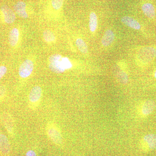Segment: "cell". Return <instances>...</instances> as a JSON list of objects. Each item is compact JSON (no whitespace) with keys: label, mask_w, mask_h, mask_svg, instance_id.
Listing matches in <instances>:
<instances>
[{"label":"cell","mask_w":156,"mask_h":156,"mask_svg":"<svg viewBox=\"0 0 156 156\" xmlns=\"http://www.w3.org/2000/svg\"><path fill=\"white\" fill-rule=\"evenodd\" d=\"M115 34L111 30H108L102 37L101 44L104 47H108L114 41Z\"/></svg>","instance_id":"cell-12"},{"label":"cell","mask_w":156,"mask_h":156,"mask_svg":"<svg viewBox=\"0 0 156 156\" xmlns=\"http://www.w3.org/2000/svg\"><path fill=\"white\" fill-rule=\"evenodd\" d=\"M43 37L44 41L48 44H52L56 41V37L55 34L50 30L47 29L44 30Z\"/></svg>","instance_id":"cell-15"},{"label":"cell","mask_w":156,"mask_h":156,"mask_svg":"<svg viewBox=\"0 0 156 156\" xmlns=\"http://www.w3.org/2000/svg\"><path fill=\"white\" fill-rule=\"evenodd\" d=\"M26 156H37L36 154L34 151H29L27 153Z\"/></svg>","instance_id":"cell-22"},{"label":"cell","mask_w":156,"mask_h":156,"mask_svg":"<svg viewBox=\"0 0 156 156\" xmlns=\"http://www.w3.org/2000/svg\"><path fill=\"white\" fill-rule=\"evenodd\" d=\"M155 108L156 103L154 101H146L144 103L142 106L141 112L142 114L146 116L151 114L154 110Z\"/></svg>","instance_id":"cell-11"},{"label":"cell","mask_w":156,"mask_h":156,"mask_svg":"<svg viewBox=\"0 0 156 156\" xmlns=\"http://www.w3.org/2000/svg\"><path fill=\"white\" fill-rule=\"evenodd\" d=\"M34 69L33 62L30 59H26L20 65L19 69V75L21 78L28 77L31 74Z\"/></svg>","instance_id":"cell-3"},{"label":"cell","mask_w":156,"mask_h":156,"mask_svg":"<svg viewBox=\"0 0 156 156\" xmlns=\"http://www.w3.org/2000/svg\"><path fill=\"white\" fill-rule=\"evenodd\" d=\"M154 76H155V77L156 78V70L155 72Z\"/></svg>","instance_id":"cell-23"},{"label":"cell","mask_w":156,"mask_h":156,"mask_svg":"<svg viewBox=\"0 0 156 156\" xmlns=\"http://www.w3.org/2000/svg\"><path fill=\"white\" fill-rule=\"evenodd\" d=\"M69 58L61 54H53L48 58V67L51 72L56 74L64 73L66 70L72 67Z\"/></svg>","instance_id":"cell-1"},{"label":"cell","mask_w":156,"mask_h":156,"mask_svg":"<svg viewBox=\"0 0 156 156\" xmlns=\"http://www.w3.org/2000/svg\"><path fill=\"white\" fill-rule=\"evenodd\" d=\"M15 13L20 17L24 19L28 18L29 15L26 11V4L23 1H19L14 6Z\"/></svg>","instance_id":"cell-6"},{"label":"cell","mask_w":156,"mask_h":156,"mask_svg":"<svg viewBox=\"0 0 156 156\" xmlns=\"http://www.w3.org/2000/svg\"><path fill=\"white\" fill-rule=\"evenodd\" d=\"M121 21L127 26L133 29L139 30L141 27L140 24L137 20L129 16H124L122 17Z\"/></svg>","instance_id":"cell-9"},{"label":"cell","mask_w":156,"mask_h":156,"mask_svg":"<svg viewBox=\"0 0 156 156\" xmlns=\"http://www.w3.org/2000/svg\"><path fill=\"white\" fill-rule=\"evenodd\" d=\"M141 9L144 15L149 18L153 19L155 17V10L153 5L151 3H144L142 5Z\"/></svg>","instance_id":"cell-10"},{"label":"cell","mask_w":156,"mask_h":156,"mask_svg":"<svg viewBox=\"0 0 156 156\" xmlns=\"http://www.w3.org/2000/svg\"><path fill=\"white\" fill-rule=\"evenodd\" d=\"M156 56V50L152 47L143 48L138 53V59L144 63L150 62Z\"/></svg>","instance_id":"cell-2"},{"label":"cell","mask_w":156,"mask_h":156,"mask_svg":"<svg viewBox=\"0 0 156 156\" xmlns=\"http://www.w3.org/2000/svg\"><path fill=\"white\" fill-rule=\"evenodd\" d=\"M5 89L2 86H0V97H2L5 95Z\"/></svg>","instance_id":"cell-21"},{"label":"cell","mask_w":156,"mask_h":156,"mask_svg":"<svg viewBox=\"0 0 156 156\" xmlns=\"http://www.w3.org/2000/svg\"><path fill=\"white\" fill-rule=\"evenodd\" d=\"M97 15L95 12H92L89 15V27L90 30L92 33L95 32L97 29Z\"/></svg>","instance_id":"cell-16"},{"label":"cell","mask_w":156,"mask_h":156,"mask_svg":"<svg viewBox=\"0 0 156 156\" xmlns=\"http://www.w3.org/2000/svg\"><path fill=\"white\" fill-rule=\"evenodd\" d=\"M143 141L144 145L150 150L156 149V134H150L144 137Z\"/></svg>","instance_id":"cell-7"},{"label":"cell","mask_w":156,"mask_h":156,"mask_svg":"<svg viewBox=\"0 0 156 156\" xmlns=\"http://www.w3.org/2000/svg\"><path fill=\"white\" fill-rule=\"evenodd\" d=\"M1 11L4 17V21L7 24H11L15 21L16 16L14 11L7 5H3L1 7Z\"/></svg>","instance_id":"cell-5"},{"label":"cell","mask_w":156,"mask_h":156,"mask_svg":"<svg viewBox=\"0 0 156 156\" xmlns=\"http://www.w3.org/2000/svg\"><path fill=\"white\" fill-rule=\"evenodd\" d=\"M42 90L39 86H35L32 89L29 95V99L32 103L38 102L42 96Z\"/></svg>","instance_id":"cell-8"},{"label":"cell","mask_w":156,"mask_h":156,"mask_svg":"<svg viewBox=\"0 0 156 156\" xmlns=\"http://www.w3.org/2000/svg\"><path fill=\"white\" fill-rule=\"evenodd\" d=\"M118 78L121 83L123 84H126L128 82V77L125 72L120 71L118 74Z\"/></svg>","instance_id":"cell-19"},{"label":"cell","mask_w":156,"mask_h":156,"mask_svg":"<svg viewBox=\"0 0 156 156\" xmlns=\"http://www.w3.org/2000/svg\"><path fill=\"white\" fill-rule=\"evenodd\" d=\"M64 0H51V4L53 9L56 10H59L63 5Z\"/></svg>","instance_id":"cell-18"},{"label":"cell","mask_w":156,"mask_h":156,"mask_svg":"<svg viewBox=\"0 0 156 156\" xmlns=\"http://www.w3.org/2000/svg\"><path fill=\"white\" fill-rule=\"evenodd\" d=\"M76 45L79 50L83 54H86L88 52V48L87 44L81 38L76 39Z\"/></svg>","instance_id":"cell-17"},{"label":"cell","mask_w":156,"mask_h":156,"mask_svg":"<svg viewBox=\"0 0 156 156\" xmlns=\"http://www.w3.org/2000/svg\"><path fill=\"white\" fill-rule=\"evenodd\" d=\"M19 30L17 28L12 29L9 34V43L11 46L15 47L18 44L19 40Z\"/></svg>","instance_id":"cell-13"},{"label":"cell","mask_w":156,"mask_h":156,"mask_svg":"<svg viewBox=\"0 0 156 156\" xmlns=\"http://www.w3.org/2000/svg\"><path fill=\"white\" fill-rule=\"evenodd\" d=\"M7 72V68L4 66H0V80L5 75Z\"/></svg>","instance_id":"cell-20"},{"label":"cell","mask_w":156,"mask_h":156,"mask_svg":"<svg viewBox=\"0 0 156 156\" xmlns=\"http://www.w3.org/2000/svg\"><path fill=\"white\" fill-rule=\"evenodd\" d=\"M10 150V143L8 138L3 134H0V151L4 154H8Z\"/></svg>","instance_id":"cell-14"},{"label":"cell","mask_w":156,"mask_h":156,"mask_svg":"<svg viewBox=\"0 0 156 156\" xmlns=\"http://www.w3.org/2000/svg\"><path fill=\"white\" fill-rule=\"evenodd\" d=\"M47 131L49 137L53 142L57 145H60L61 144L62 142V138L58 128L53 125H51L48 126Z\"/></svg>","instance_id":"cell-4"}]
</instances>
